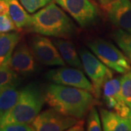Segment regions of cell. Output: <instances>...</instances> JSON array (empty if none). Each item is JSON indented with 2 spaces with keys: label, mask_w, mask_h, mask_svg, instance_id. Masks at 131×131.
<instances>
[{
  "label": "cell",
  "mask_w": 131,
  "mask_h": 131,
  "mask_svg": "<svg viewBox=\"0 0 131 131\" xmlns=\"http://www.w3.org/2000/svg\"><path fill=\"white\" fill-rule=\"evenodd\" d=\"M49 106L67 116L82 119L95 103L93 94L85 90L52 83L45 90Z\"/></svg>",
  "instance_id": "cell-1"
},
{
  "label": "cell",
  "mask_w": 131,
  "mask_h": 131,
  "mask_svg": "<svg viewBox=\"0 0 131 131\" xmlns=\"http://www.w3.org/2000/svg\"><path fill=\"white\" fill-rule=\"evenodd\" d=\"M27 30L41 35L66 39L74 34L76 26L63 9L51 2L31 15Z\"/></svg>",
  "instance_id": "cell-2"
},
{
  "label": "cell",
  "mask_w": 131,
  "mask_h": 131,
  "mask_svg": "<svg viewBox=\"0 0 131 131\" xmlns=\"http://www.w3.org/2000/svg\"><path fill=\"white\" fill-rule=\"evenodd\" d=\"M45 102V92L40 85L34 82L27 84L19 91L15 105L0 118V127L9 123L31 124L40 113Z\"/></svg>",
  "instance_id": "cell-3"
},
{
  "label": "cell",
  "mask_w": 131,
  "mask_h": 131,
  "mask_svg": "<svg viewBox=\"0 0 131 131\" xmlns=\"http://www.w3.org/2000/svg\"><path fill=\"white\" fill-rule=\"evenodd\" d=\"M90 49L100 61L109 69L120 74L131 70L127 57L112 43L103 39H95L88 43Z\"/></svg>",
  "instance_id": "cell-4"
},
{
  "label": "cell",
  "mask_w": 131,
  "mask_h": 131,
  "mask_svg": "<svg viewBox=\"0 0 131 131\" xmlns=\"http://www.w3.org/2000/svg\"><path fill=\"white\" fill-rule=\"evenodd\" d=\"M79 55L83 69L93 87L94 96L98 99L101 96L104 83L112 78V71L88 50H81Z\"/></svg>",
  "instance_id": "cell-5"
},
{
  "label": "cell",
  "mask_w": 131,
  "mask_h": 131,
  "mask_svg": "<svg viewBox=\"0 0 131 131\" xmlns=\"http://www.w3.org/2000/svg\"><path fill=\"white\" fill-rule=\"evenodd\" d=\"M82 27H87L98 19L99 9L90 0H54Z\"/></svg>",
  "instance_id": "cell-6"
},
{
  "label": "cell",
  "mask_w": 131,
  "mask_h": 131,
  "mask_svg": "<svg viewBox=\"0 0 131 131\" xmlns=\"http://www.w3.org/2000/svg\"><path fill=\"white\" fill-rule=\"evenodd\" d=\"M77 119L51 108L39 113L31 125L37 131H62L68 130Z\"/></svg>",
  "instance_id": "cell-7"
},
{
  "label": "cell",
  "mask_w": 131,
  "mask_h": 131,
  "mask_svg": "<svg viewBox=\"0 0 131 131\" xmlns=\"http://www.w3.org/2000/svg\"><path fill=\"white\" fill-rule=\"evenodd\" d=\"M45 77L53 83L85 90L94 95V89L91 82L79 69L61 67L48 71Z\"/></svg>",
  "instance_id": "cell-8"
},
{
  "label": "cell",
  "mask_w": 131,
  "mask_h": 131,
  "mask_svg": "<svg viewBox=\"0 0 131 131\" xmlns=\"http://www.w3.org/2000/svg\"><path fill=\"white\" fill-rule=\"evenodd\" d=\"M31 50L34 57L43 65L65 66V61L58 48L48 38L39 35L33 37L31 40Z\"/></svg>",
  "instance_id": "cell-9"
},
{
  "label": "cell",
  "mask_w": 131,
  "mask_h": 131,
  "mask_svg": "<svg viewBox=\"0 0 131 131\" xmlns=\"http://www.w3.org/2000/svg\"><path fill=\"white\" fill-rule=\"evenodd\" d=\"M102 90L103 100L108 107L121 117L131 119V109L121 94L120 78H112L107 80Z\"/></svg>",
  "instance_id": "cell-10"
},
{
  "label": "cell",
  "mask_w": 131,
  "mask_h": 131,
  "mask_svg": "<svg viewBox=\"0 0 131 131\" xmlns=\"http://www.w3.org/2000/svg\"><path fill=\"white\" fill-rule=\"evenodd\" d=\"M10 68L22 76L32 74L37 71V65L31 50L25 42L18 43L9 62Z\"/></svg>",
  "instance_id": "cell-11"
},
{
  "label": "cell",
  "mask_w": 131,
  "mask_h": 131,
  "mask_svg": "<svg viewBox=\"0 0 131 131\" xmlns=\"http://www.w3.org/2000/svg\"><path fill=\"white\" fill-rule=\"evenodd\" d=\"M103 8L113 25L131 34L130 0H114Z\"/></svg>",
  "instance_id": "cell-12"
},
{
  "label": "cell",
  "mask_w": 131,
  "mask_h": 131,
  "mask_svg": "<svg viewBox=\"0 0 131 131\" xmlns=\"http://www.w3.org/2000/svg\"><path fill=\"white\" fill-rule=\"evenodd\" d=\"M102 128L105 131H131V119L124 118L116 112L101 108Z\"/></svg>",
  "instance_id": "cell-13"
},
{
  "label": "cell",
  "mask_w": 131,
  "mask_h": 131,
  "mask_svg": "<svg viewBox=\"0 0 131 131\" xmlns=\"http://www.w3.org/2000/svg\"><path fill=\"white\" fill-rule=\"evenodd\" d=\"M21 39L18 31L0 34V66L8 65L15 47Z\"/></svg>",
  "instance_id": "cell-14"
},
{
  "label": "cell",
  "mask_w": 131,
  "mask_h": 131,
  "mask_svg": "<svg viewBox=\"0 0 131 131\" xmlns=\"http://www.w3.org/2000/svg\"><path fill=\"white\" fill-rule=\"evenodd\" d=\"M53 43L58 48L65 63L74 68L79 69H83L80 55L77 53L74 45L72 42L65 39H58L54 40Z\"/></svg>",
  "instance_id": "cell-15"
},
{
  "label": "cell",
  "mask_w": 131,
  "mask_h": 131,
  "mask_svg": "<svg viewBox=\"0 0 131 131\" xmlns=\"http://www.w3.org/2000/svg\"><path fill=\"white\" fill-rule=\"evenodd\" d=\"M8 15L18 29L27 28L31 22V16L27 13L26 9L18 0H7Z\"/></svg>",
  "instance_id": "cell-16"
},
{
  "label": "cell",
  "mask_w": 131,
  "mask_h": 131,
  "mask_svg": "<svg viewBox=\"0 0 131 131\" xmlns=\"http://www.w3.org/2000/svg\"><path fill=\"white\" fill-rule=\"evenodd\" d=\"M19 91L15 84L0 88V118L12 109L18 101Z\"/></svg>",
  "instance_id": "cell-17"
},
{
  "label": "cell",
  "mask_w": 131,
  "mask_h": 131,
  "mask_svg": "<svg viewBox=\"0 0 131 131\" xmlns=\"http://www.w3.org/2000/svg\"><path fill=\"white\" fill-rule=\"evenodd\" d=\"M113 38L131 63L130 33L127 32L122 29H119L113 34Z\"/></svg>",
  "instance_id": "cell-18"
},
{
  "label": "cell",
  "mask_w": 131,
  "mask_h": 131,
  "mask_svg": "<svg viewBox=\"0 0 131 131\" xmlns=\"http://www.w3.org/2000/svg\"><path fill=\"white\" fill-rule=\"evenodd\" d=\"M18 83V76L8 65L0 66V88Z\"/></svg>",
  "instance_id": "cell-19"
},
{
  "label": "cell",
  "mask_w": 131,
  "mask_h": 131,
  "mask_svg": "<svg viewBox=\"0 0 131 131\" xmlns=\"http://www.w3.org/2000/svg\"><path fill=\"white\" fill-rule=\"evenodd\" d=\"M120 90L125 101L131 109V70L120 78Z\"/></svg>",
  "instance_id": "cell-20"
},
{
  "label": "cell",
  "mask_w": 131,
  "mask_h": 131,
  "mask_svg": "<svg viewBox=\"0 0 131 131\" xmlns=\"http://www.w3.org/2000/svg\"><path fill=\"white\" fill-rule=\"evenodd\" d=\"M87 130L88 131H101L102 130L101 122L98 115L97 108L93 106L88 113L87 119Z\"/></svg>",
  "instance_id": "cell-21"
},
{
  "label": "cell",
  "mask_w": 131,
  "mask_h": 131,
  "mask_svg": "<svg viewBox=\"0 0 131 131\" xmlns=\"http://www.w3.org/2000/svg\"><path fill=\"white\" fill-rule=\"evenodd\" d=\"M19 1L27 12L30 13H34L39 9L43 8L44 7L51 3L53 0H19Z\"/></svg>",
  "instance_id": "cell-22"
},
{
  "label": "cell",
  "mask_w": 131,
  "mask_h": 131,
  "mask_svg": "<svg viewBox=\"0 0 131 131\" xmlns=\"http://www.w3.org/2000/svg\"><path fill=\"white\" fill-rule=\"evenodd\" d=\"M18 28L10 18L9 15H0V34L12 32Z\"/></svg>",
  "instance_id": "cell-23"
},
{
  "label": "cell",
  "mask_w": 131,
  "mask_h": 131,
  "mask_svg": "<svg viewBox=\"0 0 131 131\" xmlns=\"http://www.w3.org/2000/svg\"><path fill=\"white\" fill-rule=\"evenodd\" d=\"M31 124H22V123H9L0 127V131H33Z\"/></svg>",
  "instance_id": "cell-24"
},
{
  "label": "cell",
  "mask_w": 131,
  "mask_h": 131,
  "mask_svg": "<svg viewBox=\"0 0 131 131\" xmlns=\"http://www.w3.org/2000/svg\"><path fill=\"white\" fill-rule=\"evenodd\" d=\"M84 119H78L77 121L75 124H74L71 127H70L67 130L69 131H82L84 130Z\"/></svg>",
  "instance_id": "cell-25"
},
{
  "label": "cell",
  "mask_w": 131,
  "mask_h": 131,
  "mask_svg": "<svg viewBox=\"0 0 131 131\" xmlns=\"http://www.w3.org/2000/svg\"><path fill=\"white\" fill-rule=\"evenodd\" d=\"M9 6L7 0H0V15H8Z\"/></svg>",
  "instance_id": "cell-26"
},
{
  "label": "cell",
  "mask_w": 131,
  "mask_h": 131,
  "mask_svg": "<svg viewBox=\"0 0 131 131\" xmlns=\"http://www.w3.org/2000/svg\"><path fill=\"white\" fill-rule=\"evenodd\" d=\"M98 1H99L101 5L103 7H104L107 6L108 5H109L111 2H112L113 1H114V0H98Z\"/></svg>",
  "instance_id": "cell-27"
},
{
  "label": "cell",
  "mask_w": 131,
  "mask_h": 131,
  "mask_svg": "<svg viewBox=\"0 0 131 131\" xmlns=\"http://www.w3.org/2000/svg\"><path fill=\"white\" fill-rule=\"evenodd\" d=\"M130 1H131V0H130Z\"/></svg>",
  "instance_id": "cell-28"
}]
</instances>
